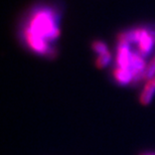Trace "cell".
<instances>
[{
  "mask_svg": "<svg viewBox=\"0 0 155 155\" xmlns=\"http://www.w3.org/2000/svg\"><path fill=\"white\" fill-rule=\"evenodd\" d=\"M52 15L51 11H38L32 18L31 29L41 38L55 39L60 35V29L54 24Z\"/></svg>",
  "mask_w": 155,
  "mask_h": 155,
  "instance_id": "6da1fadb",
  "label": "cell"
},
{
  "mask_svg": "<svg viewBox=\"0 0 155 155\" xmlns=\"http://www.w3.org/2000/svg\"><path fill=\"white\" fill-rule=\"evenodd\" d=\"M111 61H112V54L110 51H107L103 54H100L97 58V60H96V67L98 69H104V68H106L111 63Z\"/></svg>",
  "mask_w": 155,
  "mask_h": 155,
  "instance_id": "8992f818",
  "label": "cell"
},
{
  "mask_svg": "<svg viewBox=\"0 0 155 155\" xmlns=\"http://www.w3.org/2000/svg\"><path fill=\"white\" fill-rule=\"evenodd\" d=\"M154 39L150 35V32H148L146 35L143 36L138 42V52L143 57H147L151 54L154 45Z\"/></svg>",
  "mask_w": 155,
  "mask_h": 155,
  "instance_id": "3957f363",
  "label": "cell"
},
{
  "mask_svg": "<svg viewBox=\"0 0 155 155\" xmlns=\"http://www.w3.org/2000/svg\"><path fill=\"white\" fill-rule=\"evenodd\" d=\"M151 80H152V81H153V83H154V84H155V77H154V78H153V79H151Z\"/></svg>",
  "mask_w": 155,
  "mask_h": 155,
  "instance_id": "9c48e42d",
  "label": "cell"
},
{
  "mask_svg": "<svg viewBox=\"0 0 155 155\" xmlns=\"http://www.w3.org/2000/svg\"><path fill=\"white\" fill-rule=\"evenodd\" d=\"M113 76L115 78V80L117 81L120 85L125 86L127 84H129L131 81H133V75L132 72L128 69H123V68L118 67L114 70Z\"/></svg>",
  "mask_w": 155,
  "mask_h": 155,
  "instance_id": "5b68a950",
  "label": "cell"
},
{
  "mask_svg": "<svg viewBox=\"0 0 155 155\" xmlns=\"http://www.w3.org/2000/svg\"><path fill=\"white\" fill-rule=\"evenodd\" d=\"M139 155H155V152H143L140 153Z\"/></svg>",
  "mask_w": 155,
  "mask_h": 155,
  "instance_id": "ba28073f",
  "label": "cell"
},
{
  "mask_svg": "<svg viewBox=\"0 0 155 155\" xmlns=\"http://www.w3.org/2000/svg\"><path fill=\"white\" fill-rule=\"evenodd\" d=\"M92 48H93V51H94L96 54H98L99 55L109 51H108L107 45L105 42L101 41V40H95V41L92 43Z\"/></svg>",
  "mask_w": 155,
  "mask_h": 155,
  "instance_id": "52a82bcc",
  "label": "cell"
},
{
  "mask_svg": "<svg viewBox=\"0 0 155 155\" xmlns=\"http://www.w3.org/2000/svg\"><path fill=\"white\" fill-rule=\"evenodd\" d=\"M154 93H155V84L153 83L152 80L147 81L143 91H142L140 94V98H139L140 103L142 105H144V106L149 105L151 100H152V98H153Z\"/></svg>",
  "mask_w": 155,
  "mask_h": 155,
  "instance_id": "277c9868",
  "label": "cell"
},
{
  "mask_svg": "<svg viewBox=\"0 0 155 155\" xmlns=\"http://www.w3.org/2000/svg\"><path fill=\"white\" fill-rule=\"evenodd\" d=\"M154 58V60H155V57H154V58Z\"/></svg>",
  "mask_w": 155,
  "mask_h": 155,
  "instance_id": "30bf717a",
  "label": "cell"
},
{
  "mask_svg": "<svg viewBox=\"0 0 155 155\" xmlns=\"http://www.w3.org/2000/svg\"><path fill=\"white\" fill-rule=\"evenodd\" d=\"M25 38L28 45H30L33 51L38 52V54H48V46L46 45V42L45 41L43 38H41L40 35H38V33L35 32L31 29V27L25 29Z\"/></svg>",
  "mask_w": 155,
  "mask_h": 155,
  "instance_id": "7a4b0ae2",
  "label": "cell"
}]
</instances>
